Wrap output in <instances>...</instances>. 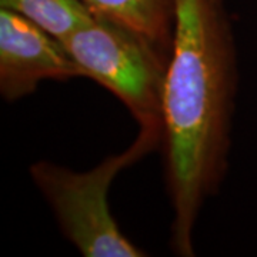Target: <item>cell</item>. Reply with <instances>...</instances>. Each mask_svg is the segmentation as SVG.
Listing matches in <instances>:
<instances>
[{
  "label": "cell",
  "instance_id": "6da1fadb",
  "mask_svg": "<svg viewBox=\"0 0 257 257\" xmlns=\"http://www.w3.org/2000/svg\"><path fill=\"white\" fill-rule=\"evenodd\" d=\"M175 8L163 94L169 243L176 256L193 257L196 221L227 173L239 70L223 0H175Z\"/></svg>",
  "mask_w": 257,
  "mask_h": 257
},
{
  "label": "cell",
  "instance_id": "7a4b0ae2",
  "mask_svg": "<svg viewBox=\"0 0 257 257\" xmlns=\"http://www.w3.org/2000/svg\"><path fill=\"white\" fill-rule=\"evenodd\" d=\"M163 143V136L139 130L136 140L86 172L47 160L30 166L33 183L55 214L66 240L84 257H143L145 250L123 234L109 206V190L121 170Z\"/></svg>",
  "mask_w": 257,
  "mask_h": 257
},
{
  "label": "cell",
  "instance_id": "3957f363",
  "mask_svg": "<svg viewBox=\"0 0 257 257\" xmlns=\"http://www.w3.org/2000/svg\"><path fill=\"white\" fill-rule=\"evenodd\" d=\"M84 77L106 87L136 119L140 130L163 136V94L170 55L146 37L96 18L63 42Z\"/></svg>",
  "mask_w": 257,
  "mask_h": 257
},
{
  "label": "cell",
  "instance_id": "277c9868",
  "mask_svg": "<svg viewBox=\"0 0 257 257\" xmlns=\"http://www.w3.org/2000/svg\"><path fill=\"white\" fill-rule=\"evenodd\" d=\"M84 77L62 42L29 19L0 8V94L16 101L35 93L45 80Z\"/></svg>",
  "mask_w": 257,
  "mask_h": 257
},
{
  "label": "cell",
  "instance_id": "5b68a950",
  "mask_svg": "<svg viewBox=\"0 0 257 257\" xmlns=\"http://www.w3.org/2000/svg\"><path fill=\"white\" fill-rule=\"evenodd\" d=\"M96 18L106 19L146 37L167 55L175 37V0H80Z\"/></svg>",
  "mask_w": 257,
  "mask_h": 257
},
{
  "label": "cell",
  "instance_id": "8992f818",
  "mask_svg": "<svg viewBox=\"0 0 257 257\" xmlns=\"http://www.w3.org/2000/svg\"><path fill=\"white\" fill-rule=\"evenodd\" d=\"M0 8L29 19L62 43L96 20L80 0H0Z\"/></svg>",
  "mask_w": 257,
  "mask_h": 257
}]
</instances>
